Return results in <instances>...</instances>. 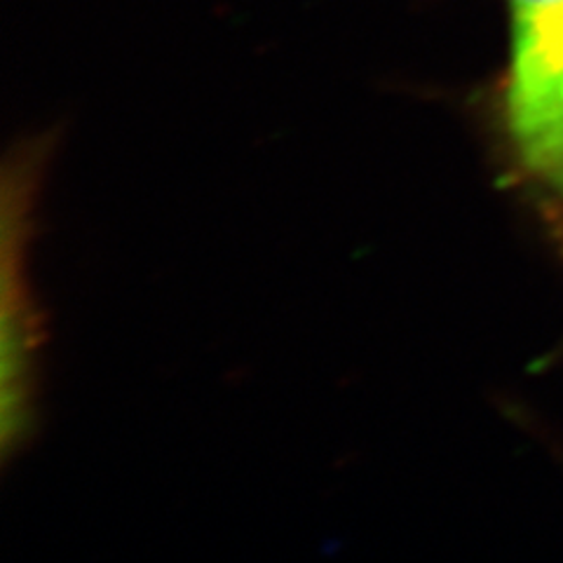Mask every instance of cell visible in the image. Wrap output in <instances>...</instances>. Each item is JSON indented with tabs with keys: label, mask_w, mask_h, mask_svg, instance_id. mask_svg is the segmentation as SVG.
Segmentation results:
<instances>
[{
	"label": "cell",
	"mask_w": 563,
	"mask_h": 563,
	"mask_svg": "<svg viewBox=\"0 0 563 563\" xmlns=\"http://www.w3.org/2000/svg\"><path fill=\"white\" fill-rule=\"evenodd\" d=\"M507 130L526 174L563 200V0H507Z\"/></svg>",
	"instance_id": "cell-1"
}]
</instances>
